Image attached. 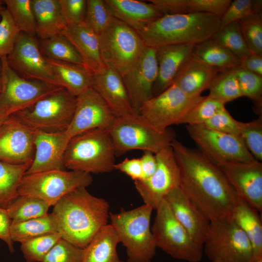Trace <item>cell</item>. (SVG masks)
I'll use <instances>...</instances> for the list:
<instances>
[{"mask_svg":"<svg viewBox=\"0 0 262 262\" xmlns=\"http://www.w3.org/2000/svg\"><path fill=\"white\" fill-rule=\"evenodd\" d=\"M170 146L180 168V186L188 197L210 221L231 218L237 196L220 167L176 139Z\"/></svg>","mask_w":262,"mask_h":262,"instance_id":"1","label":"cell"},{"mask_svg":"<svg viewBox=\"0 0 262 262\" xmlns=\"http://www.w3.org/2000/svg\"><path fill=\"white\" fill-rule=\"evenodd\" d=\"M109 208L105 199L80 187L64 196L54 206L51 214L62 238L84 249L108 224Z\"/></svg>","mask_w":262,"mask_h":262,"instance_id":"2","label":"cell"},{"mask_svg":"<svg viewBox=\"0 0 262 262\" xmlns=\"http://www.w3.org/2000/svg\"><path fill=\"white\" fill-rule=\"evenodd\" d=\"M220 27V17L209 13L163 15L137 31L147 47L196 45L207 40Z\"/></svg>","mask_w":262,"mask_h":262,"instance_id":"3","label":"cell"},{"mask_svg":"<svg viewBox=\"0 0 262 262\" xmlns=\"http://www.w3.org/2000/svg\"><path fill=\"white\" fill-rule=\"evenodd\" d=\"M115 153L108 130L95 129L71 138L64 155L65 168L91 173L114 170Z\"/></svg>","mask_w":262,"mask_h":262,"instance_id":"4","label":"cell"},{"mask_svg":"<svg viewBox=\"0 0 262 262\" xmlns=\"http://www.w3.org/2000/svg\"><path fill=\"white\" fill-rule=\"evenodd\" d=\"M153 207L137 208L110 213L111 225L126 250L128 262H151L157 248L150 227Z\"/></svg>","mask_w":262,"mask_h":262,"instance_id":"5","label":"cell"},{"mask_svg":"<svg viewBox=\"0 0 262 262\" xmlns=\"http://www.w3.org/2000/svg\"><path fill=\"white\" fill-rule=\"evenodd\" d=\"M115 155L139 149L157 153L175 139L174 130H157L139 114L116 118L108 130Z\"/></svg>","mask_w":262,"mask_h":262,"instance_id":"6","label":"cell"},{"mask_svg":"<svg viewBox=\"0 0 262 262\" xmlns=\"http://www.w3.org/2000/svg\"><path fill=\"white\" fill-rule=\"evenodd\" d=\"M98 39L104 65L122 77L135 66L146 47L136 31L115 18Z\"/></svg>","mask_w":262,"mask_h":262,"instance_id":"7","label":"cell"},{"mask_svg":"<svg viewBox=\"0 0 262 262\" xmlns=\"http://www.w3.org/2000/svg\"><path fill=\"white\" fill-rule=\"evenodd\" d=\"M151 227L157 247L174 259L188 262L202 259L203 246L196 242L176 219L164 199L156 208Z\"/></svg>","mask_w":262,"mask_h":262,"instance_id":"8","label":"cell"},{"mask_svg":"<svg viewBox=\"0 0 262 262\" xmlns=\"http://www.w3.org/2000/svg\"><path fill=\"white\" fill-rule=\"evenodd\" d=\"M203 251L212 262H253L251 245L232 218L210 221Z\"/></svg>","mask_w":262,"mask_h":262,"instance_id":"9","label":"cell"},{"mask_svg":"<svg viewBox=\"0 0 262 262\" xmlns=\"http://www.w3.org/2000/svg\"><path fill=\"white\" fill-rule=\"evenodd\" d=\"M76 103V97L61 87L14 115L34 130L64 132L72 121Z\"/></svg>","mask_w":262,"mask_h":262,"instance_id":"10","label":"cell"},{"mask_svg":"<svg viewBox=\"0 0 262 262\" xmlns=\"http://www.w3.org/2000/svg\"><path fill=\"white\" fill-rule=\"evenodd\" d=\"M0 115L9 116L15 114L61 88L20 76L9 66L7 57L0 58Z\"/></svg>","mask_w":262,"mask_h":262,"instance_id":"11","label":"cell"},{"mask_svg":"<svg viewBox=\"0 0 262 262\" xmlns=\"http://www.w3.org/2000/svg\"><path fill=\"white\" fill-rule=\"evenodd\" d=\"M93 182L91 174L78 171L53 170L23 177L18 195H30L54 206L64 196L80 187H87Z\"/></svg>","mask_w":262,"mask_h":262,"instance_id":"12","label":"cell"},{"mask_svg":"<svg viewBox=\"0 0 262 262\" xmlns=\"http://www.w3.org/2000/svg\"><path fill=\"white\" fill-rule=\"evenodd\" d=\"M205 97H190L172 83L147 100L139 115L154 129L164 131L171 125L181 124L189 112Z\"/></svg>","mask_w":262,"mask_h":262,"instance_id":"13","label":"cell"},{"mask_svg":"<svg viewBox=\"0 0 262 262\" xmlns=\"http://www.w3.org/2000/svg\"><path fill=\"white\" fill-rule=\"evenodd\" d=\"M186 130L199 150L218 166L256 160L240 136L216 131L203 125H188Z\"/></svg>","mask_w":262,"mask_h":262,"instance_id":"14","label":"cell"},{"mask_svg":"<svg viewBox=\"0 0 262 262\" xmlns=\"http://www.w3.org/2000/svg\"><path fill=\"white\" fill-rule=\"evenodd\" d=\"M157 167L149 178L134 181L135 188L144 204L155 210L166 196L180 186V171L173 149L167 146L155 154Z\"/></svg>","mask_w":262,"mask_h":262,"instance_id":"15","label":"cell"},{"mask_svg":"<svg viewBox=\"0 0 262 262\" xmlns=\"http://www.w3.org/2000/svg\"><path fill=\"white\" fill-rule=\"evenodd\" d=\"M7 59L12 68L22 77L58 86L51 66L33 36L20 32Z\"/></svg>","mask_w":262,"mask_h":262,"instance_id":"16","label":"cell"},{"mask_svg":"<svg viewBox=\"0 0 262 262\" xmlns=\"http://www.w3.org/2000/svg\"><path fill=\"white\" fill-rule=\"evenodd\" d=\"M35 131L14 114L9 116L0 125V161L16 164L32 163Z\"/></svg>","mask_w":262,"mask_h":262,"instance_id":"17","label":"cell"},{"mask_svg":"<svg viewBox=\"0 0 262 262\" xmlns=\"http://www.w3.org/2000/svg\"><path fill=\"white\" fill-rule=\"evenodd\" d=\"M72 121L64 131L69 140L84 131L95 129L108 130L116 119L104 100L92 88L76 97Z\"/></svg>","mask_w":262,"mask_h":262,"instance_id":"18","label":"cell"},{"mask_svg":"<svg viewBox=\"0 0 262 262\" xmlns=\"http://www.w3.org/2000/svg\"><path fill=\"white\" fill-rule=\"evenodd\" d=\"M157 48L146 46L135 66L122 77L134 112L153 97L152 90L158 75Z\"/></svg>","mask_w":262,"mask_h":262,"instance_id":"19","label":"cell"},{"mask_svg":"<svg viewBox=\"0 0 262 262\" xmlns=\"http://www.w3.org/2000/svg\"><path fill=\"white\" fill-rule=\"evenodd\" d=\"M219 166L237 196L262 213V162L229 163Z\"/></svg>","mask_w":262,"mask_h":262,"instance_id":"20","label":"cell"},{"mask_svg":"<svg viewBox=\"0 0 262 262\" xmlns=\"http://www.w3.org/2000/svg\"><path fill=\"white\" fill-rule=\"evenodd\" d=\"M69 141L64 131L48 132L35 130L34 155L25 174L65 170L64 155Z\"/></svg>","mask_w":262,"mask_h":262,"instance_id":"21","label":"cell"},{"mask_svg":"<svg viewBox=\"0 0 262 262\" xmlns=\"http://www.w3.org/2000/svg\"><path fill=\"white\" fill-rule=\"evenodd\" d=\"M92 87L104 100L116 118L136 114L122 76L113 68L105 66L94 73Z\"/></svg>","mask_w":262,"mask_h":262,"instance_id":"22","label":"cell"},{"mask_svg":"<svg viewBox=\"0 0 262 262\" xmlns=\"http://www.w3.org/2000/svg\"><path fill=\"white\" fill-rule=\"evenodd\" d=\"M173 215L197 243L203 246L210 221L178 186L165 197Z\"/></svg>","mask_w":262,"mask_h":262,"instance_id":"23","label":"cell"},{"mask_svg":"<svg viewBox=\"0 0 262 262\" xmlns=\"http://www.w3.org/2000/svg\"><path fill=\"white\" fill-rule=\"evenodd\" d=\"M195 45H169L157 48L158 75L154 84L153 97L171 85L181 67L193 54Z\"/></svg>","mask_w":262,"mask_h":262,"instance_id":"24","label":"cell"},{"mask_svg":"<svg viewBox=\"0 0 262 262\" xmlns=\"http://www.w3.org/2000/svg\"><path fill=\"white\" fill-rule=\"evenodd\" d=\"M221 70L192 54L179 71L172 83L190 97L200 96L204 90L209 89Z\"/></svg>","mask_w":262,"mask_h":262,"instance_id":"25","label":"cell"},{"mask_svg":"<svg viewBox=\"0 0 262 262\" xmlns=\"http://www.w3.org/2000/svg\"><path fill=\"white\" fill-rule=\"evenodd\" d=\"M94 73L105 66L100 54L98 36L84 22L67 25L62 32Z\"/></svg>","mask_w":262,"mask_h":262,"instance_id":"26","label":"cell"},{"mask_svg":"<svg viewBox=\"0 0 262 262\" xmlns=\"http://www.w3.org/2000/svg\"><path fill=\"white\" fill-rule=\"evenodd\" d=\"M114 17L138 31L163 16L152 3L136 0H105Z\"/></svg>","mask_w":262,"mask_h":262,"instance_id":"27","label":"cell"},{"mask_svg":"<svg viewBox=\"0 0 262 262\" xmlns=\"http://www.w3.org/2000/svg\"><path fill=\"white\" fill-rule=\"evenodd\" d=\"M58 86L77 97L92 87L94 73L84 66L46 58Z\"/></svg>","mask_w":262,"mask_h":262,"instance_id":"28","label":"cell"},{"mask_svg":"<svg viewBox=\"0 0 262 262\" xmlns=\"http://www.w3.org/2000/svg\"><path fill=\"white\" fill-rule=\"evenodd\" d=\"M231 0H149L163 15L209 13L221 17Z\"/></svg>","mask_w":262,"mask_h":262,"instance_id":"29","label":"cell"},{"mask_svg":"<svg viewBox=\"0 0 262 262\" xmlns=\"http://www.w3.org/2000/svg\"><path fill=\"white\" fill-rule=\"evenodd\" d=\"M258 212L237 197L232 219L248 238L253 249V262L262 259V224Z\"/></svg>","mask_w":262,"mask_h":262,"instance_id":"30","label":"cell"},{"mask_svg":"<svg viewBox=\"0 0 262 262\" xmlns=\"http://www.w3.org/2000/svg\"><path fill=\"white\" fill-rule=\"evenodd\" d=\"M36 23V34L41 39L61 34L66 24L58 0H31Z\"/></svg>","mask_w":262,"mask_h":262,"instance_id":"31","label":"cell"},{"mask_svg":"<svg viewBox=\"0 0 262 262\" xmlns=\"http://www.w3.org/2000/svg\"><path fill=\"white\" fill-rule=\"evenodd\" d=\"M118 236L111 224L100 229L84 248L82 262H123L116 248Z\"/></svg>","mask_w":262,"mask_h":262,"instance_id":"32","label":"cell"},{"mask_svg":"<svg viewBox=\"0 0 262 262\" xmlns=\"http://www.w3.org/2000/svg\"><path fill=\"white\" fill-rule=\"evenodd\" d=\"M193 55L221 70L238 66L241 63L237 56L211 38L195 45Z\"/></svg>","mask_w":262,"mask_h":262,"instance_id":"33","label":"cell"},{"mask_svg":"<svg viewBox=\"0 0 262 262\" xmlns=\"http://www.w3.org/2000/svg\"><path fill=\"white\" fill-rule=\"evenodd\" d=\"M31 164H16L0 161V207L6 209L18 196L21 181Z\"/></svg>","mask_w":262,"mask_h":262,"instance_id":"34","label":"cell"},{"mask_svg":"<svg viewBox=\"0 0 262 262\" xmlns=\"http://www.w3.org/2000/svg\"><path fill=\"white\" fill-rule=\"evenodd\" d=\"M55 233L59 232L51 213L25 221L11 223L10 227L13 242L21 244L36 237Z\"/></svg>","mask_w":262,"mask_h":262,"instance_id":"35","label":"cell"},{"mask_svg":"<svg viewBox=\"0 0 262 262\" xmlns=\"http://www.w3.org/2000/svg\"><path fill=\"white\" fill-rule=\"evenodd\" d=\"M50 205L38 197L30 195L18 196L6 210L12 223L25 221L49 214Z\"/></svg>","mask_w":262,"mask_h":262,"instance_id":"36","label":"cell"},{"mask_svg":"<svg viewBox=\"0 0 262 262\" xmlns=\"http://www.w3.org/2000/svg\"><path fill=\"white\" fill-rule=\"evenodd\" d=\"M39 45L41 53L47 58L85 66L73 46L61 33L41 39Z\"/></svg>","mask_w":262,"mask_h":262,"instance_id":"37","label":"cell"},{"mask_svg":"<svg viewBox=\"0 0 262 262\" xmlns=\"http://www.w3.org/2000/svg\"><path fill=\"white\" fill-rule=\"evenodd\" d=\"M208 89V96L225 105L243 96L233 68L220 71Z\"/></svg>","mask_w":262,"mask_h":262,"instance_id":"38","label":"cell"},{"mask_svg":"<svg viewBox=\"0 0 262 262\" xmlns=\"http://www.w3.org/2000/svg\"><path fill=\"white\" fill-rule=\"evenodd\" d=\"M211 39L229 50L240 60L250 53L238 21L220 27Z\"/></svg>","mask_w":262,"mask_h":262,"instance_id":"39","label":"cell"},{"mask_svg":"<svg viewBox=\"0 0 262 262\" xmlns=\"http://www.w3.org/2000/svg\"><path fill=\"white\" fill-rule=\"evenodd\" d=\"M3 2L19 31L34 36L36 23L31 0H5Z\"/></svg>","mask_w":262,"mask_h":262,"instance_id":"40","label":"cell"},{"mask_svg":"<svg viewBox=\"0 0 262 262\" xmlns=\"http://www.w3.org/2000/svg\"><path fill=\"white\" fill-rule=\"evenodd\" d=\"M243 96L255 103L256 112L262 115V76L249 72L240 66L233 68Z\"/></svg>","mask_w":262,"mask_h":262,"instance_id":"41","label":"cell"},{"mask_svg":"<svg viewBox=\"0 0 262 262\" xmlns=\"http://www.w3.org/2000/svg\"><path fill=\"white\" fill-rule=\"evenodd\" d=\"M114 18L105 0H87L84 22L98 36L110 26Z\"/></svg>","mask_w":262,"mask_h":262,"instance_id":"42","label":"cell"},{"mask_svg":"<svg viewBox=\"0 0 262 262\" xmlns=\"http://www.w3.org/2000/svg\"><path fill=\"white\" fill-rule=\"evenodd\" d=\"M62 238L59 233L47 234L21 244L20 249L27 262H42L43 258Z\"/></svg>","mask_w":262,"mask_h":262,"instance_id":"43","label":"cell"},{"mask_svg":"<svg viewBox=\"0 0 262 262\" xmlns=\"http://www.w3.org/2000/svg\"><path fill=\"white\" fill-rule=\"evenodd\" d=\"M238 22L250 51L262 55V13H254Z\"/></svg>","mask_w":262,"mask_h":262,"instance_id":"44","label":"cell"},{"mask_svg":"<svg viewBox=\"0 0 262 262\" xmlns=\"http://www.w3.org/2000/svg\"><path fill=\"white\" fill-rule=\"evenodd\" d=\"M240 137L253 157L262 161V116L248 122H241Z\"/></svg>","mask_w":262,"mask_h":262,"instance_id":"45","label":"cell"},{"mask_svg":"<svg viewBox=\"0 0 262 262\" xmlns=\"http://www.w3.org/2000/svg\"><path fill=\"white\" fill-rule=\"evenodd\" d=\"M225 107V105L219 101L205 96L187 114L181 122L186 125H202L216 113Z\"/></svg>","mask_w":262,"mask_h":262,"instance_id":"46","label":"cell"},{"mask_svg":"<svg viewBox=\"0 0 262 262\" xmlns=\"http://www.w3.org/2000/svg\"><path fill=\"white\" fill-rule=\"evenodd\" d=\"M84 249L61 238L43 258L42 262H82Z\"/></svg>","mask_w":262,"mask_h":262,"instance_id":"47","label":"cell"},{"mask_svg":"<svg viewBox=\"0 0 262 262\" xmlns=\"http://www.w3.org/2000/svg\"><path fill=\"white\" fill-rule=\"evenodd\" d=\"M20 33L11 15L4 8L0 19V58L12 52Z\"/></svg>","mask_w":262,"mask_h":262,"instance_id":"48","label":"cell"},{"mask_svg":"<svg viewBox=\"0 0 262 262\" xmlns=\"http://www.w3.org/2000/svg\"><path fill=\"white\" fill-rule=\"evenodd\" d=\"M241 124V122L234 119L225 107L202 125L216 131L240 137Z\"/></svg>","mask_w":262,"mask_h":262,"instance_id":"49","label":"cell"},{"mask_svg":"<svg viewBox=\"0 0 262 262\" xmlns=\"http://www.w3.org/2000/svg\"><path fill=\"white\" fill-rule=\"evenodd\" d=\"M61 13L67 25L81 23L84 21L87 0H58Z\"/></svg>","mask_w":262,"mask_h":262,"instance_id":"50","label":"cell"},{"mask_svg":"<svg viewBox=\"0 0 262 262\" xmlns=\"http://www.w3.org/2000/svg\"><path fill=\"white\" fill-rule=\"evenodd\" d=\"M254 13L253 0L231 1L225 13L220 17V27L238 21Z\"/></svg>","mask_w":262,"mask_h":262,"instance_id":"51","label":"cell"},{"mask_svg":"<svg viewBox=\"0 0 262 262\" xmlns=\"http://www.w3.org/2000/svg\"><path fill=\"white\" fill-rule=\"evenodd\" d=\"M114 168L125 173L134 181L144 179L140 158H126L121 162L115 164Z\"/></svg>","mask_w":262,"mask_h":262,"instance_id":"52","label":"cell"},{"mask_svg":"<svg viewBox=\"0 0 262 262\" xmlns=\"http://www.w3.org/2000/svg\"><path fill=\"white\" fill-rule=\"evenodd\" d=\"M12 220L7 210L0 207V239L7 245L10 252L15 251L14 242L10 235Z\"/></svg>","mask_w":262,"mask_h":262,"instance_id":"53","label":"cell"},{"mask_svg":"<svg viewBox=\"0 0 262 262\" xmlns=\"http://www.w3.org/2000/svg\"><path fill=\"white\" fill-rule=\"evenodd\" d=\"M239 66L262 76V55L250 52L246 57L241 60Z\"/></svg>","mask_w":262,"mask_h":262,"instance_id":"54","label":"cell"},{"mask_svg":"<svg viewBox=\"0 0 262 262\" xmlns=\"http://www.w3.org/2000/svg\"><path fill=\"white\" fill-rule=\"evenodd\" d=\"M144 179L151 177L154 173L157 167V161L154 153L149 151H144V154L140 158Z\"/></svg>","mask_w":262,"mask_h":262,"instance_id":"55","label":"cell"},{"mask_svg":"<svg viewBox=\"0 0 262 262\" xmlns=\"http://www.w3.org/2000/svg\"><path fill=\"white\" fill-rule=\"evenodd\" d=\"M3 1L0 0V19L1 18V14L3 10L4 9V7L2 6V4L4 2Z\"/></svg>","mask_w":262,"mask_h":262,"instance_id":"56","label":"cell"},{"mask_svg":"<svg viewBox=\"0 0 262 262\" xmlns=\"http://www.w3.org/2000/svg\"><path fill=\"white\" fill-rule=\"evenodd\" d=\"M8 116H4L0 115V125L3 123V122L8 117Z\"/></svg>","mask_w":262,"mask_h":262,"instance_id":"57","label":"cell"},{"mask_svg":"<svg viewBox=\"0 0 262 262\" xmlns=\"http://www.w3.org/2000/svg\"><path fill=\"white\" fill-rule=\"evenodd\" d=\"M1 77H0V92L1 90Z\"/></svg>","mask_w":262,"mask_h":262,"instance_id":"58","label":"cell"},{"mask_svg":"<svg viewBox=\"0 0 262 262\" xmlns=\"http://www.w3.org/2000/svg\"><path fill=\"white\" fill-rule=\"evenodd\" d=\"M255 262H262V259H261Z\"/></svg>","mask_w":262,"mask_h":262,"instance_id":"59","label":"cell"}]
</instances>
